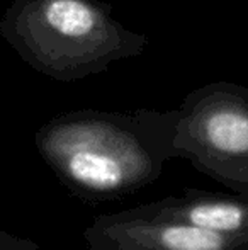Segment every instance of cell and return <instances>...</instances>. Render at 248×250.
I'll use <instances>...</instances> for the list:
<instances>
[{
	"mask_svg": "<svg viewBox=\"0 0 248 250\" xmlns=\"http://www.w3.org/2000/svg\"><path fill=\"white\" fill-rule=\"evenodd\" d=\"M175 109L63 112L34 136L39 157L75 198L119 201L153 184L172 155Z\"/></svg>",
	"mask_w": 248,
	"mask_h": 250,
	"instance_id": "1",
	"label": "cell"
},
{
	"mask_svg": "<svg viewBox=\"0 0 248 250\" xmlns=\"http://www.w3.org/2000/svg\"><path fill=\"white\" fill-rule=\"evenodd\" d=\"M0 34L22 62L60 82L106 72L148 46L145 34L124 27L100 0H14Z\"/></svg>",
	"mask_w": 248,
	"mask_h": 250,
	"instance_id": "2",
	"label": "cell"
},
{
	"mask_svg": "<svg viewBox=\"0 0 248 250\" xmlns=\"http://www.w3.org/2000/svg\"><path fill=\"white\" fill-rule=\"evenodd\" d=\"M170 146L173 158L248 196V87L212 82L187 94L175 109Z\"/></svg>",
	"mask_w": 248,
	"mask_h": 250,
	"instance_id": "3",
	"label": "cell"
},
{
	"mask_svg": "<svg viewBox=\"0 0 248 250\" xmlns=\"http://www.w3.org/2000/svg\"><path fill=\"white\" fill-rule=\"evenodd\" d=\"M89 250H242L248 240L158 216L139 206L99 214L85 228Z\"/></svg>",
	"mask_w": 248,
	"mask_h": 250,
	"instance_id": "4",
	"label": "cell"
},
{
	"mask_svg": "<svg viewBox=\"0 0 248 250\" xmlns=\"http://www.w3.org/2000/svg\"><path fill=\"white\" fill-rule=\"evenodd\" d=\"M141 206L158 216L248 240V196L186 188L179 196H167Z\"/></svg>",
	"mask_w": 248,
	"mask_h": 250,
	"instance_id": "5",
	"label": "cell"
},
{
	"mask_svg": "<svg viewBox=\"0 0 248 250\" xmlns=\"http://www.w3.org/2000/svg\"><path fill=\"white\" fill-rule=\"evenodd\" d=\"M0 250H41L31 238L17 237L5 230H0Z\"/></svg>",
	"mask_w": 248,
	"mask_h": 250,
	"instance_id": "6",
	"label": "cell"
},
{
	"mask_svg": "<svg viewBox=\"0 0 248 250\" xmlns=\"http://www.w3.org/2000/svg\"><path fill=\"white\" fill-rule=\"evenodd\" d=\"M242 250H248V249H242Z\"/></svg>",
	"mask_w": 248,
	"mask_h": 250,
	"instance_id": "7",
	"label": "cell"
}]
</instances>
